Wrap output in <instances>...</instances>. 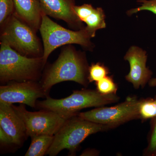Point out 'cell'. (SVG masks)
<instances>
[{
    "label": "cell",
    "instance_id": "1",
    "mask_svg": "<svg viewBox=\"0 0 156 156\" xmlns=\"http://www.w3.org/2000/svg\"><path fill=\"white\" fill-rule=\"evenodd\" d=\"M89 66L86 54L71 44L65 45L58 58L46 69L41 84L48 94L54 85L65 81H73L87 87Z\"/></svg>",
    "mask_w": 156,
    "mask_h": 156
},
{
    "label": "cell",
    "instance_id": "2",
    "mask_svg": "<svg viewBox=\"0 0 156 156\" xmlns=\"http://www.w3.org/2000/svg\"><path fill=\"white\" fill-rule=\"evenodd\" d=\"M119 100L120 97L116 94L104 95L97 90L83 89L73 91L68 97L61 99H54L48 96L44 100L37 101V107L52 111L66 120L77 115L83 109L105 106Z\"/></svg>",
    "mask_w": 156,
    "mask_h": 156
},
{
    "label": "cell",
    "instance_id": "3",
    "mask_svg": "<svg viewBox=\"0 0 156 156\" xmlns=\"http://www.w3.org/2000/svg\"><path fill=\"white\" fill-rule=\"evenodd\" d=\"M0 81H37L45 65L43 57H29L20 54L9 45L0 43Z\"/></svg>",
    "mask_w": 156,
    "mask_h": 156
},
{
    "label": "cell",
    "instance_id": "4",
    "mask_svg": "<svg viewBox=\"0 0 156 156\" xmlns=\"http://www.w3.org/2000/svg\"><path fill=\"white\" fill-rule=\"evenodd\" d=\"M111 128L108 126L90 122L77 115L66 120L54 135V139L46 154L55 156L67 149L71 155L76 154L81 143L88 136Z\"/></svg>",
    "mask_w": 156,
    "mask_h": 156
},
{
    "label": "cell",
    "instance_id": "5",
    "mask_svg": "<svg viewBox=\"0 0 156 156\" xmlns=\"http://www.w3.org/2000/svg\"><path fill=\"white\" fill-rule=\"evenodd\" d=\"M39 31L43 41L45 66L50 54L61 46L76 44L89 50H92L94 47L91 41L92 37L85 27L76 31L67 29L54 22L44 13Z\"/></svg>",
    "mask_w": 156,
    "mask_h": 156
},
{
    "label": "cell",
    "instance_id": "6",
    "mask_svg": "<svg viewBox=\"0 0 156 156\" xmlns=\"http://www.w3.org/2000/svg\"><path fill=\"white\" fill-rule=\"evenodd\" d=\"M1 43L29 57H42L44 48L32 28L14 14L1 26Z\"/></svg>",
    "mask_w": 156,
    "mask_h": 156
},
{
    "label": "cell",
    "instance_id": "7",
    "mask_svg": "<svg viewBox=\"0 0 156 156\" xmlns=\"http://www.w3.org/2000/svg\"><path fill=\"white\" fill-rule=\"evenodd\" d=\"M140 99L136 96H129L122 103L112 107H100L78 115L84 119L105 125L111 128L132 120L139 119Z\"/></svg>",
    "mask_w": 156,
    "mask_h": 156
},
{
    "label": "cell",
    "instance_id": "8",
    "mask_svg": "<svg viewBox=\"0 0 156 156\" xmlns=\"http://www.w3.org/2000/svg\"><path fill=\"white\" fill-rule=\"evenodd\" d=\"M13 108L25 124L27 135L31 137L36 135L47 134L54 136L58 132L66 120L56 113L49 110L29 112L24 104Z\"/></svg>",
    "mask_w": 156,
    "mask_h": 156
},
{
    "label": "cell",
    "instance_id": "9",
    "mask_svg": "<svg viewBox=\"0 0 156 156\" xmlns=\"http://www.w3.org/2000/svg\"><path fill=\"white\" fill-rule=\"evenodd\" d=\"M48 96L37 81H11L0 87V102L9 104L20 103L35 108L38 98Z\"/></svg>",
    "mask_w": 156,
    "mask_h": 156
},
{
    "label": "cell",
    "instance_id": "10",
    "mask_svg": "<svg viewBox=\"0 0 156 156\" xmlns=\"http://www.w3.org/2000/svg\"><path fill=\"white\" fill-rule=\"evenodd\" d=\"M129 62L130 70L126 76V80L133 85L134 89L145 87L151 79L152 72L146 66L147 56L145 50L132 46L124 57Z\"/></svg>",
    "mask_w": 156,
    "mask_h": 156
},
{
    "label": "cell",
    "instance_id": "11",
    "mask_svg": "<svg viewBox=\"0 0 156 156\" xmlns=\"http://www.w3.org/2000/svg\"><path fill=\"white\" fill-rule=\"evenodd\" d=\"M40 2L43 13L48 16L63 20L70 27L77 30L85 27L75 12L76 0H40Z\"/></svg>",
    "mask_w": 156,
    "mask_h": 156
},
{
    "label": "cell",
    "instance_id": "12",
    "mask_svg": "<svg viewBox=\"0 0 156 156\" xmlns=\"http://www.w3.org/2000/svg\"><path fill=\"white\" fill-rule=\"evenodd\" d=\"M12 105L0 102V127L11 138L13 144L20 145L28 135L24 123Z\"/></svg>",
    "mask_w": 156,
    "mask_h": 156
},
{
    "label": "cell",
    "instance_id": "13",
    "mask_svg": "<svg viewBox=\"0 0 156 156\" xmlns=\"http://www.w3.org/2000/svg\"><path fill=\"white\" fill-rule=\"evenodd\" d=\"M13 1L14 15L37 32L41 27L43 14L40 0Z\"/></svg>",
    "mask_w": 156,
    "mask_h": 156
},
{
    "label": "cell",
    "instance_id": "14",
    "mask_svg": "<svg viewBox=\"0 0 156 156\" xmlns=\"http://www.w3.org/2000/svg\"><path fill=\"white\" fill-rule=\"evenodd\" d=\"M31 143L25 156H43L46 154L54 139V136L41 134L31 137Z\"/></svg>",
    "mask_w": 156,
    "mask_h": 156
},
{
    "label": "cell",
    "instance_id": "15",
    "mask_svg": "<svg viewBox=\"0 0 156 156\" xmlns=\"http://www.w3.org/2000/svg\"><path fill=\"white\" fill-rule=\"evenodd\" d=\"M105 14L102 8H95L83 22L87 24L85 27L92 37H95L96 31L106 27Z\"/></svg>",
    "mask_w": 156,
    "mask_h": 156
},
{
    "label": "cell",
    "instance_id": "16",
    "mask_svg": "<svg viewBox=\"0 0 156 156\" xmlns=\"http://www.w3.org/2000/svg\"><path fill=\"white\" fill-rule=\"evenodd\" d=\"M139 115L140 119L143 121L156 117V95L154 98L140 99Z\"/></svg>",
    "mask_w": 156,
    "mask_h": 156
},
{
    "label": "cell",
    "instance_id": "17",
    "mask_svg": "<svg viewBox=\"0 0 156 156\" xmlns=\"http://www.w3.org/2000/svg\"><path fill=\"white\" fill-rule=\"evenodd\" d=\"M109 73V70L103 63H92L89 66L88 80L89 83L98 82Z\"/></svg>",
    "mask_w": 156,
    "mask_h": 156
},
{
    "label": "cell",
    "instance_id": "18",
    "mask_svg": "<svg viewBox=\"0 0 156 156\" xmlns=\"http://www.w3.org/2000/svg\"><path fill=\"white\" fill-rule=\"evenodd\" d=\"M95 84L96 90L101 94L104 95L116 94L118 87L112 76H106L100 80L95 82Z\"/></svg>",
    "mask_w": 156,
    "mask_h": 156
},
{
    "label": "cell",
    "instance_id": "19",
    "mask_svg": "<svg viewBox=\"0 0 156 156\" xmlns=\"http://www.w3.org/2000/svg\"><path fill=\"white\" fill-rule=\"evenodd\" d=\"M151 130L148 139V144L144 155L156 156V117L151 119Z\"/></svg>",
    "mask_w": 156,
    "mask_h": 156
},
{
    "label": "cell",
    "instance_id": "20",
    "mask_svg": "<svg viewBox=\"0 0 156 156\" xmlns=\"http://www.w3.org/2000/svg\"><path fill=\"white\" fill-rule=\"evenodd\" d=\"M14 11L13 0H0V25L2 26Z\"/></svg>",
    "mask_w": 156,
    "mask_h": 156
},
{
    "label": "cell",
    "instance_id": "21",
    "mask_svg": "<svg viewBox=\"0 0 156 156\" xmlns=\"http://www.w3.org/2000/svg\"><path fill=\"white\" fill-rule=\"evenodd\" d=\"M137 2L140 4V6L127 11L128 16L142 11H151L156 15V0H137Z\"/></svg>",
    "mask_w": 156,
    "mask_h": 156
},
{
    "label": "cell",
    "instance_id": "22",
    "mask_svg": "<svg viewBox=\"0 0 156 156\" xmlns=\"http://www.w3.org/2000/svg\"><path fill=\"white\" fill-rule=\"evenodd\" d=\"M0 141H1V143L3 144H13L11 138L1 127H0Z\"/></svg>",
    "mask_w": 156,
    "mask_h": 156
},
{
    "label": "cell",
    "instance_id": "23",
    "mask_svg": "<svg viewBox=\"0 0 156 156\" xmlns=\"http://www.w3.org/2000/svg\"><path fill=\"white\" fill-rule=\"evenodd\" d=\"M98 154L97 151L93 150H89L88 151H84L81 156H95Z\"/></svg>",
    "mask_w": 156,
    "mask_h": 156
},
{
    "label": "cell",
    "instance_id": "24",
    "mask_svg": "<svg viewBox=\"0 0 156 156\" xmlns=\"http://www.w3.org/2000/svg\"><path fill=\"white\" fill-rule=\"evenodd\" d=\"M149 85L151 87H156V78H152L148 82Z\"/></svg>",
    "mask_w": 156,
    "mask_h": 156
}]
</instances>
